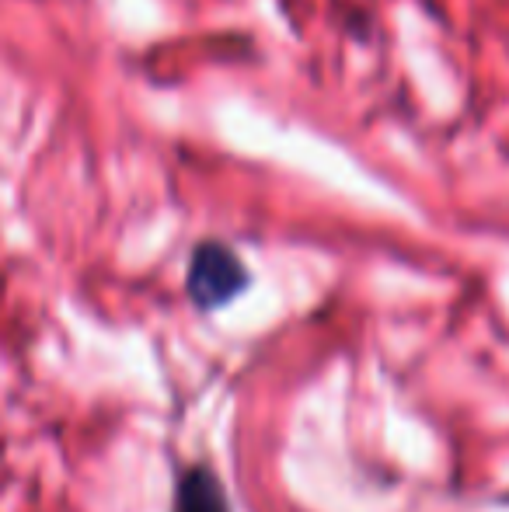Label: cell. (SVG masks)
I'll return each mask as SVG.
<instances>
[{"instance_id":"6da1fadb","label":"cell","mask_w":509,"mask_h":512,"mask_svg":"<svg viewBox=\"0 0 509 512\" xmlns=\"http://www.w3.org/2000/svg\"><path fill=\"white\" fill-rule=\"evenodd\" d=\"M189 297L199 310H217L248 290V269L227 244L203 241L189 258Z\"/></svg>"},{"instance_id":"7a4b0ae2","label":"cell","mask_w":509,"mask_h":512,"mask_svg":"<svg viewBox=\"0 0 509 512\" xmlns=\"http://www.w3.org/2000/svg\"><path fill=\"white\" fill-rule=\"evenodd\" d=\"M175 512H227L224 488H220L217 474L210 467H189L178 478L175 492Z\"/></svg>"}]
</instances>
